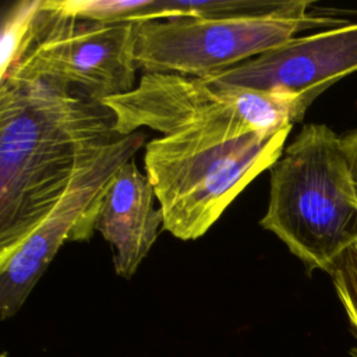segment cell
Wrapping results in <instances>:
<instances>
[{"mask_svg":"<svg viewBox=\"0 0 357 357\" xmlns=\"http://www.w3.org/2000/svg\"><path fill=\"white\" fill-rule=\"evenodd\" d=\"M124 135L113 112L45 81H0V264L50 213L75 173Z\"/></svg>","mask_w":357,"mask_h":357,"instance_id":"obj_1","label":"cell"},{"mask_svg":"<svg viewBox=\"0 0 357 357\" xmlns=\"http://www.w3.org/2000/svg\"><path fill=\"white\" fill-rule=\"evenodd\" d=\"M116 117L120 135L141 127L163 137L229 141L275 132L303 120L297 96L223 85L176 73H144L135 88L102 102Z\"/></svg>","mask_w":357,"mask_h":357,"instance_id":"obj_4","label":"cell"},{"mask_svg":"<svg viewBox=\"0 0 357 357\" xmlns=\"http://www.w3.org/2000/svg\"><path fill=\"white\" fill-rule=\"evenodd\" d=\"M156 195L134 159L126 162L109 184L98 212L95 230L114 248L116 273L130 279L158 238L163 215L155 209Z\"/></svg>","mask_w":357,"mask_h":357,"instance_id":"obj_9","label":"cell"},{"mask_svg":"<svg viewBox=\"0 0 357 357\" xmlns=\"http://www.w3.org/2000/svg\"><path fill=\"white\" fill-rule=\"evenodd\" d=\"M329 275L357 340V240L339 255ZM350 354L357 357V346L350 350Z\"/></svg>","mask_w":357,"mask_h":357,"instance_id":"obj_10","label":"cell"},{"mask_svg":"<svg viewBox=\"0 0 357 357\" xmlns=\"http://www.w3.org/2000/svg\"><path fill=\"white\" fill-rule=\"evenodd\" d=\"M291 128L229 141L163 135L149 141L144 166L163 229L184 241L202 237L234 198L280 158Z\"/></svg>","mask_w":357,"mask_h":357,"instance_id":"obj_3","label":"cell"},{"mask_svg":"<svg viewBox=\"0 0 357 357\" xmlns=\"http://www.w3.org/2000/svg\"><path fill=\"white\" fill-rule=\"evenodd\" d=\"M134 22L79 18L39 0L0 81L59 84L103 102L135 88Z\"/></svg>","mask_w":357,"mask_h":357,"instance_id":"obj_5","label":"cell"},{"mask_svg":"<svg viewBox=\"0 0 357 357\" xmlns=\"http://www.w3.org/2000/svg\"><path fill=\"white\" fill-rule=\"evenodd\" d=\"M141 130L102 149L81 167L63 197L6 262L0 264V317L8 319L24 305L61 245L89 240L102 198L116 172L145 145Z\"/></svg>","mask_w":357,"mask_h":357,"instance_id":"obj_7","label":"cell"},{"mask_svg":"<svg viewBox=\"0 0 357 357\" xmlns=\"http://www.w3.org/2000/svg\"><path fill=\"white\" fill-rule=\"evenodd\" d=\"M342 137H343L344 148H346V152H347L349 160H350L351 178H353L354 194H356V199H357V130L346 132Z\"/></svg>","mask_w":357,"mask_h":357,"instance_id":"obj_11","label":"cell"},{"mask_svg":"<svg viewBox=\"0 0 357 357\" xmlns=\"http://www.w3.org/2000/svg\"><path fill=\"white\" fill-rule=\"evenodd\" d=\"M357 71V22L291 38L250 60L204 77L258 92L297 96L305 109L331 85Z\"/></svg>","mask_w":357,"mask_h":357,"instance_id":"obj_8","label":"cell"},{"mask_svg":"<svg viewBox=\"0 0 357 357\" xmlns=\"http://www.w3.org/2000/svg\"><path fill=\"white\" fill-rule=\"evenodd\" d=\"M311 1L289 0L273 13L227 18L173 17L134 22L132 56L144 73L208 77L250 60L314 28L344 20L310 14Z\"/></svg>","mask_w":357,"mask_h":357,"instance_id":"obj_6","label":"cell"},{"mask_svg":"<svg viewBox=\"0 0 357 357\" xmlns=\"http://www.w3.org/2000/svg\"><path fill=\"white\" fill-rule=\"evenodd\" d=\"M259 225L308 272L329 273L357 240V199L343 137L304 124L269 169V199Z\"/></svg>","mask_w":357,"mask_h":357,"instance_id":"obj_2","label":"cell"}]
</instances>
